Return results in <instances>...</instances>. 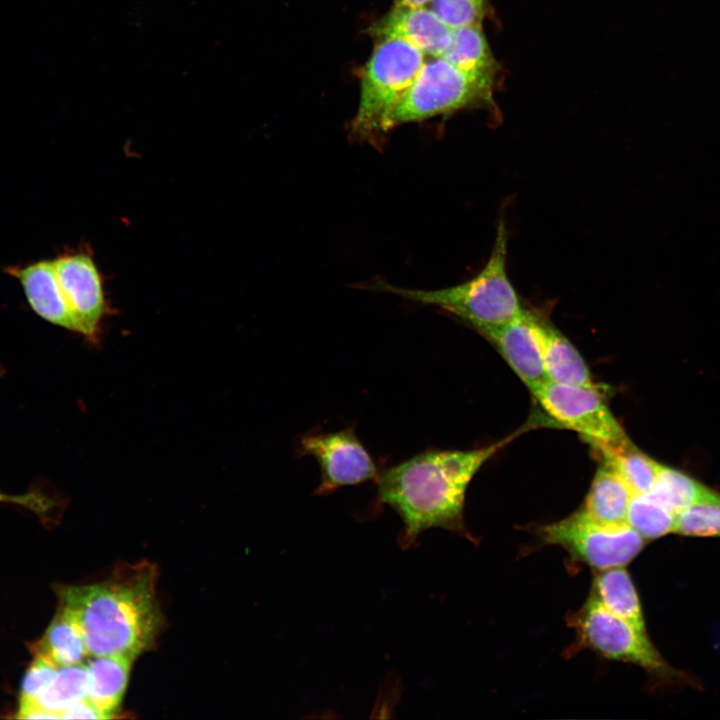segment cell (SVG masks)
Wrapping results in <instances>:
<instances>
[{
  "label": "cell",
  "mask_w": 720,
  "mask_h": 720,
  "mask_svg": "<svg viewBox=\"0 0 720 720\" xmlns=\"http://www.w3.org/2000/svg\"><path fill=\"white\" fill-rule=\"evenodd\" d=\"M155 581L154 568L141 563L100 583L60 587V608L80 628L89 655L135 659L152 645L161 625Z\"/></svg>",
  "instance_id": "obj_1"
},
{
  "label": "cell",
  "mask_w": 720,
  "mask_h": 720,
  "mask_svg": "<svg viewBox=\"0 0 720 720\" xmlns=\"http://www.w3.org/2000/svg\"><path fill=\"white\" fill-rule=\"evenodd\" d=\"M503 443L472 450L427 449L380 472L378 499L401 517L407 542L430 528L466 534L468 484Z\"/></svg>",
  "instance_id": "obj_2"
},
{
  "label": "cell",
  "mask_w": 720,
  "mask_h": 720,
  "mask_svg": "<svg viewBox=\"0 0 720 720\" xmlns=\"http://www.w3.org/2000/svg\"><path fill=\"white\" fill-rule=\"evenodd\" d=\"M507 244L508 231L501 217L490 257L473 278L438 290L407 289L383 281L375 282L370 288L438 307L479 332L497 327L517 318L524 310L507 273Z\"/></svg>",
  "instance_id": "obj_3"
},
{
  "label": "cell",
  "mask_w": 720,
  "mask_h": 720,
  "mask_svg": "<svg viewBox=\"0 0 720 720\" xmlns=\"http://www.w3.org/2000/svg\"><path fill=\"white\" fill-rule=\"evenodd\" d=\"M495 78L464 72L441 57H427L385 123V132L471 107L493 104Z\"/></svg>",
  "instance_id": "obj_4"
},
{
  "label": "cell",
  "mask_w": 720,
  "mask_h": 720,
  "mask_svg": "<svg viewBox=\"0 0 720 720\" xmlns=\"http://www.w3.org/2000/svg\"><path fill=\"white\" fill-rule=\"evenodd\" d=\"M426 56L399 39H381L361 77L360 100L352 135L370 139L385 132L393 108L416 79Z\"/></svg>",
  "instance_id": "obj_5"
},
{
  "label": "cell",
  "mask_w": 720,
  "mask_h": 720,
  "mask_svg": "<svg viewBox=\"0 0 720 720\" xmlns=\"http://www.w3.org/2000/svg\"><path fill=\"white\" fill-rule=\"evenodd\" d=\"M577 642L599 655L637 665L669 684H690L689 676L671 666L658 652L646 630L637 628L604 608L593 596L572 617Z\"/></svg>",
  "instance_id": "obj_6"
},
{
  "label": "cell",
  "mask_w": 720,
  "mask_h": 720,
  "mask_svg": "<svg viewBox=\"0 0 720 720\" xmlns=\"http://www.w3.org/2000/svg\"><path fill=\"white\" fill-rule=\"evenodd\" d=\"M538 537L542 543L558 545L575 560L597 570L625 566L641 552L646 541L627 522L603 524L583 509L539 527Z\"/></svg>",
  "instance_id": "obj_7"
},
{
  "label": "cell",
  "mask_w": 720,
  "mask_h": 720,
  "mask_svg": "<svg viewBox=\"0 0 720 720\" xmlns=\"http://www.w3.org/2000/svg\"><path fill=\"white\" fill-rule=\"evenodd\" d=\"M532 394L551 417L581 434L597 449L629 440L596 388L547 380Z\"/></svg>",
  "instance_id": "obj_8"
},
{
  "label": "cell",
  "mask_w": 720,
  "mask_h": 720,
  "mask_svg": "<svg viewBox=\"0 0 720 720\" xmlns=\"http://www.w3.org/2000/svg\"><path fill=\"white\" fill-rule=\"evenodd\" d=\"M298 456H312L320 467L314 494L327 495L340 487L377 481L380 472L373 456L350 426L336 432L313 431L301 436Z\"/></svg>",
  "instance_id": "obj_9"
},
{
  "label": "cell",
  "mask_w": 720,
  "mask_h": 720,
  "mask_svg": "<svg viewBox=\"0 0 720 720\" xmlns=\"http://www.w3.org/2000/svg\"><path fill=\"white\" fill-rule=\"evenodd\" d=\"M57 278L77 333L95 340L106 313L101 275L92 257L73 252L54 259Z\"/></svg>",
  "instance_id": "obj_10"
},
{
  "label": "cell",
  "mask_w": 720,
  "mask_h": 720,
  "mask_svg": "<svg viewBox=\"0 0 720 720\" xmlns=\"http://www.w3.org/2000/svg\"><path fill=\"white\" fill-rule=\"evenodd\" d=\"M369 33L378 40H402L426 57H440L450 44L452 28L428 6L393 7L371 25Z\"/></svg>",
  "instance_id": "obj_11"
},
{
  "label": "cell",
  "mask_w": 720,
  "mask_h": 720,
  "mask_svg": "<svg viewBox=\"0 0 720 720\" xmlns=\"http://www.w3.org/2000/svg\"><path fill=\"white\" fill-rule=\"evenodd\" d=\"M479 333L495 345L531 393L548 380L527 310L506 324Z\"/></svg>",
  "instance_id": "obj_12"
},
{
  "label": "cell",
  "mask_w": 720,
  "mask_h": 720,
  "mask_svg": "<svg viewBox=\"0 0 720 720\" xmlns=\"http://www.w3.org/2000/svg\"><path fill=\"white\" fill-rule=\"evenodd\" d=\"M6 273L21 284L33 312L43 320L77 332L75 321L60 287L54 260H39L24 266H9Z\"/></svg>",
  "instance_id": "obj_13"
},
{
  "label": "cell",
  "mask_w": 720,
  "mask_h": 720,
  "mask_svg": "<svg viewBox=\"0 0 720 720\" xmlns=\"http://www.w3.org/2000/svg\"><path fill=\"white\" fill-rule=\"evenodd\" d=\"M549 381L596 388L589 369L573 344L543 315L527 310Z\"/></svg>",
  "instance_id": "obj_14"
},
{
  "label": "cell",
  "mask_w": 720,
  "mask_h": 720,
  "mask_svg": "<svg viewBox=\"0 0 720 720\" xmlns=\"http://www.w3.org/2000/svg\"><path fill=\"white\" fill-rule=\"evenodd\" d=\"M93 657L86 665L90 680L87 698L109 719L123 698L134 659L123 655Z\"/></svg>",
  "instance_id": "obj_15"
},
{
  "label": "cell",
  "mask_w": 720,
  "mask_h": 720,
  "mask_svg": "<svg viewBox=\"0 0 720 720\" xmlns=\"http://www.w3.org/2000/svg\"><path fill=\"white\" fill-rule=\"evenodd\" d=\"M632 497L623 479L603 462L594 476L583 510L593 520L603 524L625 523Z\"/></svg>",
  "instance_id": "obj_16"
},
{
  "label": "cell",
  "mask_w": 720,
  "mask_h": 720,
  "mask_svg": "<svg viewBox=\"0 0 720 720\" xmlns=\"http://www.w3.org/2000/svg\"><path fill=\"white\" fill-rule=\"evenodd\" d=\"M590 595L611 613L646 630L637 590L624 566L598 570Z\"/></svg>",
  "instance_id": "obj_17"
},
{
  "label": "cell",
  "mask_w": 720,
  "mask_h": 720,
  "mask_svg": "<svg viewBox=\"0 0 720 720\" xmlns=\"http://www.w3.org/2000/svg\"><path fill=\"white\" fill-rule=\"evenodd\" d=\"M440 57L464 72L496 77L497 63L481 25L452 28L450 44Z\"/></svg>",
  "instance_id": "obj_18"
},
{
  "label": "cell",
  "mask_w": 720,
  "mask_h": 720,
  "mask_svg": "<svg viewBox=\"0 0 720 720\" xmlns=\"http://www.w3.org/2000/svg\"><path fill=\"white\" fill-rule=\"evenodd\" d=\"M33 651L58 667L81 663L89 654L80 628L69 613L60 607Z\"/></svg>",
  "instance_id": "obj_19"
},
{
  "label": "cell",
  "mask_w": 720,
  "mask_h": 720,
  "mask_svg": "<svg viewBox=\"0 0 720 720\" xmlns=\"http://www.w3.org/2000/svg\"><path fill=\"white\" fill-rule=\"evenodd\" d=\"M604 463L623 479L633 495L644 494L653 487L661 465L638 450L630 440L598 449Z\"/></svg>",
  "instance_id": "obj_20"
},
{
  "label": "cell",
  "mask_w": 720,
  "mask_h": 720,
  "mask_svg": "<svg viewBox=\"0 0 720 720\" xmlns=\"http://www.w3.org/2000/svg\"><path fill=\"white\" fill-rule=\"evenodd\" d=\"M648 493L676 516L694 504L712 499L718 494L685 473L664 465H661L656 481Z\"/></svg>",
  "instance_id": "obj_21"
},
{
  "label": "cell",
  "mask_w": 720,
  "mask_h": 720,
  "mask_svg": "<svg viewBox=\"0 0 720 720\" xmlns=\"http://www.w3.org/2000/svg\"><path fill=\"white\" fill-rule=\"evenodd\" d=\"M89 682L86 665L78 663L59 667L53 681L35 701L60 718L65 709L87 698Z\"/></svg>",
  "instance_id": "obj_22"
},
{
  "label": "cell",
  "mask_w": 720,
  "mask_h": 720,
  "mask_svg": "<svg viewBox=\"0 0 720 720\" xmlns=\"http://www.w3.org/2000/svg\"><path fill=\"white\" fill-rule=\"evenodd\" d=\"M676 514L648 492L633 495L626 522L645 540H653L674 532Z\"/></svg>",
  "instance_id": "obj_23"
},
{
  "label": "cell",
  "mask_w": 720,
  "mask_h": 720,
  "mask_svg": "<svg viewBox=\"0 0 720 720\" xmlns=\"http://www.w3.org/2000/svg\"><path fill=\"white\" fill-rule=\"evenodd\" d=\"M674 532L695 537L720 536V494L678 514Z\"/></svg>",
  "instance_id": "obj_24"
},
{
  "label": "cell",
  "mask_w": 720,
  "mask_h": 720,
  "mask_svg": "<svg viewBox=\"0 0 720 720\" xmlns=\"http://www.w3.org/2000/svg\"><path fill=\"white\" fill-rule=\"evenodd\" d=\"M428 7L450 28L481 25L487 0H432Z\"/></svg>",
  "instance_id": "obj_25"
},
{
  "label": "cell",
  "mask_w": 720,
  "mask_h": 720,
  "mask_svg": "<svg viewBox=\"0 0 720 720\" xmlns=\"http://www.w3.org/2000/svg\"><path fill=\"white\" fill-rule=\"evenodd\" d=\"M58 668L48 658L35 654L22 679L20 699L36 700L53 681Z\"/></svg>",
  "instance_id": "obj_26"
},
{
  "label": "cell",
  "mask_w": 720,
  "mask_h": 720,
  "mask_svg": "<svg viewBox=\"0 0 720 720\" xmlns=\"http://www.w3.org/2000/svg\"><path fill=\"white\" fill-rule=\"evenodd\" d=\"M2 369L0 368V375ZM0 502L11 503L26 508L42 517L55 506V501L40 490L28 491L24 494H7L0 491Z\"/></svg>",
  "instance_id": "obj_27"
},
{
  "label": "cell",
  "mask_w": 720,
  "mask_h": 720,
  "mask_svg": "<svg viewBox=\"0 0 720 720\" xmlns=\"http://www.w3.org/2000/svg\"><path fill=\"white\" fill-rule=\"evenodd\" d=\"M60 718L63 719H107V717L88 699L84 698L79 702L65 709Z\"/></svg>",
  "instance_id": "obj_28"
},
{
  "label": "cell",
  "mask_w": 720,
  "mask_h": 720,
  "mask_svg": "<svg viewBox=\"0 0 720 720\" xmlns=\"http://www.w3.org/2000/svg\"><path fill=\"white\" fill-rule=\"evenodd\" d=\"M17 718L59 719V715L40 706L35 700L20 699Z\"/></svg>",
  "instance_id": "obj_29"
},
{
  "label": "cell",
  "mask_w": 720,
  "mask_h": 720,
  "mask_svg": "<svg viewBox=\"0 0 720 720\" xmlns=\"http://www.w3.org/2000/svg\"><path fill=\"white\" fill-rule=\"evenodd\" d=\"M432 0H394L393 7H422L428 6Z\"/></svg>",
  "instance_id": "obj_30"
}]
</instances>
